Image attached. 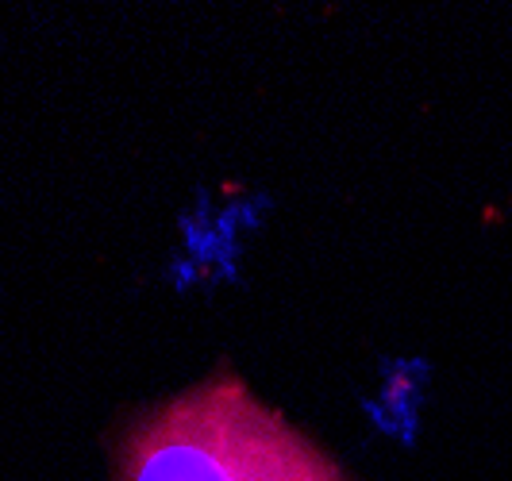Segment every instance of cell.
Returning a JSON list of instances; mask_svg holds the SVG:
<instances>
[{"label":"cell","instance_id":"6da1fadb","mask_svg":"<svg viewBox=\"0 0 512 481\" xmlns=\"http://www.w3.org/2000/svg\"><path fill=\"white\" fill-rule=\"evenodd\" d=\"M116 481H347L328 455L258 405L239 378H212L131 424Z\"/></svg>","mask_w":512,"mask_h":481}]
</instances>
